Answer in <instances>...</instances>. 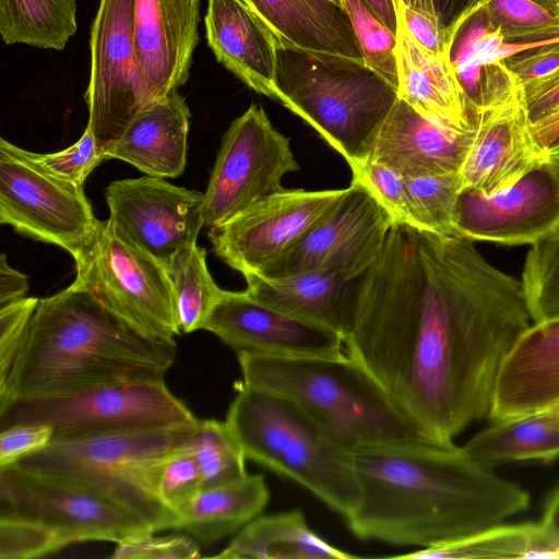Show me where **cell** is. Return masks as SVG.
I'll use <instances>...</instances> for the list:
<instances>
[{"mask_svg":"<svg viewBox=\"0 0 559 559\" xmlns=\"http://www.w3.org/2000/svg\"><path fill=\"white\" fill-rule=\"evenodd\" d=\"M532 323L521 280L474 241L394 223L344 344L423 437L453 445L489 416L501 366Z\"/></svg>","mask_w":559,"mask_h":559,"instance_id":"cell-1","label":"cell"},{"mask_svg":"<svg viewBox=\"0 0 559 559\" xmlns=\"http://www.w3.org/2000/svg\"><path fill=\"white\" fill-rule=\"evenodd\" d=\"M350 456L360 496L345 520L360 539L433 548L501 524L530 506L525 489L454 444L367 445Z\"/></svg>","mask_w":559,"mask_h":559,"instance_id":"cell-2","label":"cell"},{"mask_svg":"<svg viewBox=\"0 0 559 559\" xmlns=\"http://www.w3.org/2000/svg\"><path fill=\"white\" fill-rule=\"evenodd\" d=\"M176 343L148 337L86 290L39 299L7 377L0 404L98 386L165 380Z\"/></svg>","mask_w":559,"mask_h":559,"instance_id":"cell-3","label":"cell"},{"mask_svg":"<svg viewBox=\"0 0 559 559\" xmlns=\"http://www.w3.org/2000/svg\"><path fill=\"white\" fill-rule=\"evenodd\" d=\"M237 357L245 383L294 402L344 450L429 441L373 376L349 355Z\"/></svg>","mask_w":559,"mask_h":559,"instance_id":"cell-4","label":"cell"},{"mask_svg":"<svg viewBox=\"0 0 559 559\" xmlns=\"http://www.w3.org/2000/svg\"><path fill=\"white\" fill-rule=\"evenodd\" d=\"M236 389L226 423L247 460L299 484L346 519L360 496L350 452L288 399L243 381Z\"/></svg>","mask_w":559,"mask_h":559,"instance_id":"cell-5","label":"cell"},{"mask_svg":"<svg viewBox=\"0 0 559 559\" xmlns=\"http://www.w3.org/2000/svg\"><path fill=\"white\" fill-rule=\"evenodd\" d=\"M397 98V91L364 61L284 44L278 49L274 99L313 128L350 169L366 160Z\"/></svg>","mask_w":559,"mask_h":559,"instance_id":"cell-6","label":"cell"},{"mask_svg":"<svg viewBox=\"0 0 559 559\" xmlns=\"http://www.w3.org/2000/svg\"><path fill=\"white\" fill-rule=\"evenodd\" d=\"M195 425L53 440L17 463L102 495L140 515L155 532L180 528L178 516L153 491V472L190 440Z\"/></svg>","mask_w":559,"mask_h":559,"instance_id":"cell-7","label":"cell"},{"mask_svg":"<svg viewBox=\"0 0 559 559\" xmlns=\"http://www.w3.org/2000/svg\"><path fill=\"white\" fill-rule=\"evenodd\" d=\"M0 520L35 526L49 539L53 551L87 540L118 544L155 532L119 503L19 463L0 466Z\"/></svg>","mask_w":559,"mask_h":559,"instance_id":"cell-8","label":"cell"},{"mask_svg":"<svg viewBox=\"0 0 559 559\" xmlns=\"http://www.w3.org/2000/svg\"><path fill=\"white\" fill-rule=\"evenodd\" d=\"M468 108L474 130L459 171L462 190L492 194L548 160L532 130L524 84L504 60L483 67Z\"/></svg>","mask_w":559,"mask_h":559,"instance_id":"cell-9","label":"cell"},{"mask_svg":"<svg viewBox=\"0 0 559 559\" xmlns=\"http://www.w3.org/2000/svg\"><path fill=\"white\" fill-rule=\"evenodd\" d=\"M197 421L187 405L169 391L165 380L109 384L0 404L1 429L20 424H46L53 430L52 441Z\"/></svg>","mask_w":559,"mask_h":559,"instance_id":"cell-10","label":"cell"},{"mask_svg":"<svg viewBox=\"0 0 559 559\" xmlns=\"http://www.w3.org/2000/svg\"><path fill=\"white\" fill-rule=\"evenodd\" d=\"M75 262L73 288L86 290L142 334L176 343L177 326L164 264L100 221L92 245Z\"/></svg>","mask_w":559,"mask_h":559,"instance_id":"cell-11","label":"cell"},{"mask_svg":"<svg viewBox=\"0 0 559 559\" xmlns=\"http://www.w3.org/2000/svg\"><path fill=\"white\" fill-rule=\"evenodd\" d=\"M299 165L289 139L252 104L225 132L204 191V226H221L284 189L285 175Z\"/></svg>","mask_w":559,"mask_h":559,"instance_id":"cell-12","label":"cell"},{"mask_svg":"<svg viewBox=\"0 0 559 559\" xmlns=\"http://www.w3.org/2000/svg\"><path fill=\"white\" fill-rule=\"evenodd\" d=\"M393 224L370 190L352 179L344 194L292 247L255 274L283 278L331 272L359 277L380 254Z\"/></svg>","mask_w":559,"mask_h":559,"instance_id":"cell-13","label":"cell"},{"mask_svg":"<svg viewBox=\"0 0 559 559\" xmlns=\"http://www.w3.org/2000/svg\"><path fill=\"white\" fill-rule=\"evenodd\" d=\"M135 0H99L91 28L87 126L106 151L132 119L151 107L134 49Z\"/></svg>","mask_w":559,"mask_h":559,"instance_id":"cell-14","label":"cell"},{"mask_svg":"<svg viewBox=\"0 0 559 559\" xmlns=\"http://www.w3.org/2000/svg\"><path fill=\"white\" fill-rule=\"evenodd\" d=\"M0 223L73 259L94 241L100 225L84 193L0 150Z\"/></svg>","mask_w":559,"mask_h":559,"instance_id":"cell-15","label":"cell"},{"mask_svg":"<svg viewBox=\"0 0 559 559\" xmlns=\"http://www.w3.org/2000/svg\"><path fill=\"white\" fill-rule=\"evenodd\" d=\"M105 197L115 233L164 266L177 250L197 243L204 226V192L164 178L116 180Z\"/></svg>","mask_w":559,"mask_h":559,"instance_id":"cell-16","label":"cell"},{"mask_svg":"<svg viewBox=\"0 0 559 559\" xmlns=\"http://www.w3.org/2000/svg\"><path fill=\"white\" fill-rule=\"evenodd\" d=\"M345 190L284 188L209 229L213 251L242 275L260 273L292 247Z\"/></svg>","mask_w":559,"mask_h":559,"instance_id":"cell-17","label":"cell"},{"mask_svg":"<svg viewBox=\"0 0 559 559\" xmlns=\"http://www.w3.org/2000/svg\"><path fill=\"white\" fill-rule=\"evenodd\" d=\"M559 226V168L549 160L492 194L461 190L457 236L474 242L532 246Z\"/></svg>","mask_w":559,"mask_h":559,"instance_id":"cell-18","label":"cell"},{"mask_svg":"<svg viewBox=\"0 0 559 559\" xmlns=\"http://www.w3.org/2000/svg\"><path fill=\"white\" fill-rule=\"evenodd\" d=\"M203 330L215 334L237 355L299 357L343 354L344 340L338 334L261 304L246 290H224Z\"/></svg>","mask_w":559,"mask_h":559,"instance_id":"cell-19","label":"cell"},{"mask_svg":"<svg viewBox=\"0 0 559 559\" xmlns=\"http://www.w3.org/2000/svg\"><path fill=\"white\" fill-rule=\"evenodd\" d=\"M199 22L200 0H135L134 49L151 106L189 79Z\"/></svg>","mask_w":559,"mask_h":559,"instance_id":"cell-20","label":"cell"},{"mask_svg":"<svg viewBox=\"0 0 559 559\" xmlns=\"http://www.w3.org/2000/svg\"><path fill=\"white\" fill-rule=\"evenodd\" d=\"M473 130H450L399 97L378 128L365 162L381 164L405 179L459 173Z\"/></svg>","mask_w":559,"mask_h":559,"instance_id":"cell-21","label":"cell"},{"mask_svg":"<svg viewBox=\"0 0 559 559\" xmlns=\"http://www.w3.org/2000/svg\"><path fill=\"white\" fill-rule=\"evenodd\" d=\"M559 404V317L533 322L506 357L496 382L491 420Z\"/></svg>","mask_w":559,"mask_h":559,"instance_id":"cell-22","label":"cell"},{"mask_svg":"<svg viewBox=\"0 0 559 559\" xmlns=\"http://www.w3.org/2000/svg\"><path fill=\"white\" fill-rule=\"evenodd\" d=\"M204 22L217 61L257 93L274 98L283 44L270 26L243 0H207Z\"/></svg>","mask_w":559,"mask_h":559,"instance_id":"cell-23","label":"cell"},{"mask_svg":"<svg viewBox=\"0 0 559 559\" xmlns=\"http://www.w3.org/2000/svg\"><path fill=\"white\" fill-rule=\"evenodd\" d=\"M362 275L348 280L336 273L310 272L265 278L246 273L243 277L253 299L345 340L355 324Z\"/></svg>","mask_w":559,"mask_h":559,"instance_id":"cell-24","label":"cell"},{"mask_svg":"<svg viewBox=\"0 0 559 559\" xmlns=\"http://www.w3.org/2000/svg\"><path fill=\"white\" fill-rule=\"evenodd\" d=\"M400 98L426 118L455 132L474 129L464 88L449 55L423 48L401 21L397 31Z\"/></svg>","mask_w":559,"mask_h":559,"instance_id":"cell-25","label":"cell"},{"mask_svg":"<svg viewBox=\"0 0 559 559\" xmlns=\"http://www.w3.org/2000/svg\"><path fill=\"white\" fill-rule=\"evenodd\" d=\"M190 110L175 92L138 114L106 151V159H120L151 177L175 178L187 163Z\"/></svg>","mask_w":559,"mask_h":559,"instance_id":"cell-26","label":"cell"},{"mask_svg":"<svg viewBox=\"0 0 559 559\" xmlns=\"http://www.w3.org/2000/svg\"><path fill=\"white\" fill-rule=\"evenodd\" d=\"M282 44L354 60L362 53L344 7L331 0H243Z\"/></svg>","mask_w":559,"mask_h":559,"instance_id":"cell-27","label":"cell"},{"mask_svg":"<svg viewBox=\"0 0 559 559\" xmlns=\"http://www.w3.org/2000/svg\"><path fill=\"white\" fill-rule=\"evenodd\" d=\"M461 448L475 463L490 469L512 462H551L559 457V413L546 409L492 420Z\"/></svg>","mask_w":559,"mask_h":559,"instance_id":"cell-28","label":"cell"},{"mask_svg":"<svg viewBox=\"0 0 559 559\" xmlns=\"http://www.w3.org/2000/svg\"><path fill=\"white\" fill-rule=\"evenodd\" d=\"M269 499L270 491L260 474L202 488L179 514L180 528L205 545L213 544L259 516Z\"/></svg>","mask_w":559,"mask_h":559,"instance_id":"cell-29","label":"cell"},{"mask_svg":"<svg viewBox=\"0 0 559 559\" xmlns=\"http://www.w3.org/2000/svg\"><path fill=\"white\" fill-rule=\"evenodd\" d=\"M216 558L348 559L347 554L318 536L304 514L294 510L257 516L247 523Z\"/></svg>","mask_w":559,"mask_h":559,"instance_id":"cell-30","label":"cell"},{"mask_svg":"<svg viewBox=\"0 0 559 559\" xmlns=\"http://www.w3.org/2000/svg\"><path fill=\"white\" fill-rule=\"evenodd\" d=\"M75 0H0V34L7 45L63 50L76 32Z\"/></svg>","mask_w":559,"mask_h":559,"instance_id":"cell-31","label":"cell"},{"mask_svg":"<svg viewBox=\"0 0 559 559\" xmlns=\"http://www.w3.org/2000/svg\"><path fill=\"white\" fill-rule=\"evenodd\" d=\"M165 270L179 332L191 333L204 329L209 316L224 294L207 269L205 249L197 243L180 248L165 264Z\"/></svg>","mask_w":559,"mask_h":559,"instance_id":"cell-32","label":"cell"},{"mask_svg":"<svg viewBox=\"0 0 559 559\" xmlns=\"http://www.w3.org/2000/svg\"><path fill=\"white\" fill-rule=\"evenodd\" d=\"M539 523L497 524L456 542L418 549L396 558L476 559L546 558L548 543Z\"/></svg>","mask_w":559,"mask_h":559,"instance_id":"cell-33","label":"cell"},{"mask_svg":"<svg viewBox=\"0 0 559 559\" xmlns=\"http://www.w3.org/2000/svg\"><path fill=\"white\" fill-rule=\"evenodd\" d=\"M203 474V488L247 475L245 452L225 421L199 419L188 442Z\"/></svg>","mask_w":559,"mask_h":559,"instance_id":"cell-34","label":"cell"},{"mask_svg":"<svg viewBox=\"0 0 559 559\" xmlns=\"http://www.w3.org/2000/svg\"><path fill=\"white\" fill-rule=\"evenodd\" d=\"M521 282L533 322L559 317V226L530 247Z\"/></svg>","mask_w":559,"mask_h":559,"instance_id":"cell-35","label":"cell"},{"mask_svg":"<svg viewBox=\"0 0 559 559\" xmlns=\"http://www.w3.org/2000/svg\"><path fill=\"white\" fill-rule=\"evenodd\" d=\"M417 228L442 236H457L455 210L462 182L460 173L405 179Z\"/></svg>","mask_w":559,"mask_h":559,"instance_id":"cell-36","label":"cell"},{"mask_svg":"<svg viewBox=\"0 0 559 559\" xmlns=\"http://www.w3.org/2000/svg\"><path fill=\"white\" fill-rule=\"evenodd\" d=\"M0 150L27 163L40 173L60 181L84 186L90 174L106 159L92 129L86 126L81 138L71 146L56 153L41 154L21 148L3 138Z\"/></svg>","mask_w":559,"mask_h":559,"instance_id":"cell-37","label":"cell"},{"mask_svg":"<svg viewBox=\"0 0 559 559\" xmlns=\"http://www.w3.org/2000/svg\"><path fill=\"white\" fill-rule=\"evenodd\" d=\"M356 34L364 63L399 88L397 38L365 0H343Z\"/></svg>","mask_w":559,"mask_h":559,"instance_id":"cell-38","label":"cell"},{"mask_svg":"<svg viewBox=\"0 0 559 559\" xmlns=\"http://www.w3.org/2000/svg\"><path fill=\"white\" fill-rule=\"evenodd\" d=\"M188 442L164 457L153 472L155 496L178 519L204 485L202 471Z\"/></svg>","mask_w":559,"mask_h":559,"instance_id":"cell-39","label":"cell"},{"mask_svg":"<svg viewBox=\"0 0 559 559\" xmlns=\"http://www.w3.org/2000/svg\"><path fill=\"white\" fill-rule=\"evenodd\" d=\"M353 178L366 186L393 217L394 223L417 227L405 178L373 162H364L352 169Z\"/></svg>","mask_w":559,"mask_h":559,"instance_id":"cell-40","label":"cell"},{"mask_svg":"<svg viewBox=\"0 0 559 559\" xmlns=\"http://www.w3.org/2000/svg\"><path fill=\"white\" fill-rule=\"evenodd\" d=\"M502 34L548 22L554 12L535 0H476L472 4Z\"/></svg>","mask_w":559,"mask_h":559,"instance_id":"cell-41","label":"cell"},{"mask_svg":"<svg viewBox=\"0 0 559 559\" xmlns=\"http://www.w3.org/2000/svg\"><path fill=\"white\" fill-rule=\"evenodd\" d=\"M154 533L128 539L116 545L112 559H191L200 550L187 536L155 537Z\"/></svg>","mask_w":559,"mask_h":559,"instance_id":"cell-42","label":"cell"},{"mask_svg":"<svg viewBox=\"0 0 559 559\" xmlns=\"http://www.w3.org/2000/svg\"><path fill=\"white\" fill-rule=\"evenodd\" d=\"M38 301L26 297L0 308V381L11 368Z\"/></svg>","mask_w":559,"mask_h":559,"instance_id":"cell-43","label":"cell"},{"mask_svg":"<svg viewBox=\"0 0 559 559\" xmlns=\"http://www.w3.org/2000/svg\"><path fill=\"white\" fill-rule=\"evenodd\" d=\"M53 438V430L46 424H20L0 433V466L17 463L46 448Z\"/></svg>","mask_w":559,"mask_h":559,"instance_id":"cell-44","label":"cell"},{"mask_svg":"<svg viewBox=\"0 0 559 559\" xmlns=\"http://www.w3.org/2000/svg\"><path fill=\"white\" fill-rule=\"evenodd\" d=\"M503 60L524 84L559 69V41L537 46Z\"/></svg>","mask_w":559,"mask_h":559,"instance_id":"cell-45","label":"cell"},{"mask_svg":"<svg viewBox=\"0 0 559 559\" xmlns=\"http://www.w3.org/2000/svg\"><path fill=\"white\" fill-rule=\"evenodd\" d=\"M402 22L423 48L437 56L449 55L447 29L439 19L403 7Z\"/></svg>","mask_w":559,"mask_h":559,"instance_id":"cell-46","label":"cell"},{"mask_svg":"<svg viewBox=\"0 0 559 559\" xmlns=\"http://www.w3.org/2000/svg\"><path fill=\"white\" fill-rule=\"evenodd\" d=\"M524 90L532 123L559 110V69L524 83Z\"/></svg>","mask_w":559,"mask_h":559,"instance_id":"cell-47","label":"cell"},{"mask_svg":"<svg viewBox=\"0 0 559 559\" xmlns=\"http://www.w3.org/2000/svg\"><path fill=\"white\" fill-rule=\"evenodd\" d=\"M552 12V17L544 24L503 33L504 43H531L534 48L551 41H559V8Z\"/></svg>","mask_w":559,"mask_h":559,"instance_id":"cell-48","label":"cell"},{"mask_svg":"<svg viewBox=\"0 0 559 559\" xmlns=\"http://www.w3.org/2000/svg\"><path fill=\"white\" fill-rule=\"evenodd\" d=\"M28 292L27 276L12 269L7 254L0 258V308L26 298Z\"/></svg>","mask_w":559,"mask_h":559,"instance_id":"cell-49","label":"cell"},{"mask_svg":"<svg viewBox=\"0 0 559 559\" xmlns=\"http://www.w3.org/2000/svg\"><path fill=\"white\" fill-rule=\"evenodd\" d=\"M378 19L395 35L402 21L401 0H365Z\"/></svg>","mask_w":559,"mask_h":559,"instance_id":"cell-50","label":"cell"},{"mask_svg":"<svg viewBox=\"0 0 559 559\" xmlns=\"http://www.w3.org/2000/svg\"><path fill=\"white\" fill-rule=\"evenodd\" d=\"M532 130L538 144L545 150L559 143V110L532 123Z\"/></svg>","mask_w":559,"mask_h":559,"instance_id":"cell-51","label":"cell"},{"mask_svg":"<svg viewBox=\"0 0 559 559\" xmlns=\"http://www.w3.org/2000/svg\"><path fill=\"white\" fill-rule=\"evenodd\" d=\"M539 524L549 539L559 548V487L548 498Z\"/></svg>","mask_w":559,"mask_h":559,"instance_id":"cell-52","label":"cell"},{"mask_svg":"<svg viewBox=\"0 0 559 559\" xmlns=\"http://www.w3.org/2000/svg\"><path fill=\"white\" fill-rule=\"evenodd\" d=\"M476 0H433L437 15L448 29Z\"/></svg>","mask_w":559,"mask_h":559,"instance_id":"cell-53","label":"cell"},{"mask_svg":"<svg viewBox=\"0 0 559 559\" xmlns=\"http://www.w3.org/2000/svg\"><path fill=\"white\" fill-rule=\"evenodd\" d=\"M403 7L409 8L423 14L438 17L433 0H401Z\"/></svg>","mask_w":559,"mask_h":559,"instance_id":"cell-54","label":"cell"},{"mask_svg":"<svg viewBox=\"0 0 559 559\" xmlns=\"http://www.w3.org/2000/svg\"><path fill=\"white\" fill-rule=\"evenodd\" d=\"M548 160L559 168V143L548 151Z\"/></svg>","mask_w":559,"mask_h":559,"instance_id":"cell-55","label":"cell"},{"mask_svg":"<svg viewBox=\"0 0 559 559\" xmlns=\"http://www.w3.org/2000/svg\"><path fill=\"white\" fill-rule=\"evenodd\" d=\"M539 2L540 4L545 5L549 10L554 11L555 9L559 8V0H535Z\"/></svg>","mask_w":559,"mask_h":559,"instance_id":"cell-56","label":"cell"},{"mask_svg":"<svg viewBox=\"0 0 559 559\" xmlns=\"http://www.w3.org/2000/svg\"><path fill=\"white\" fill-rule=\"evenodd\" d=\"M331 1H333L334 3H336V4L341 5V7H344L343 5V0H331Z\"/></svg>","mask_w":559,"mask_h":559,"instance_id":"cell-57","label":"cell"},{"mask_svg":"<svg viewBox=\"0 0 559 559\" xmlns=\"http://www.w3.org/2000/svg\"><path fill=\"white\" fill-rule=\"evenodd\" d=\"M550 409H554L555 412L559 413V404H557L556 406H554L552 408Z\"/></svg>","mask_w":559,"mask_h":559,"instance_id":"cell-58","label":"cell"}]
</instances>
